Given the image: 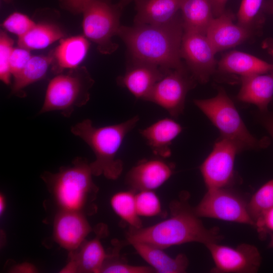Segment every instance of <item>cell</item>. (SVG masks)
Masks as SVG:
<instances>
[{
  "instance_id": "obj_1",
  "label": "cell",
  "mask_w": 273,
  "mask_h": 273,
  "mask_svg": "<svg viewBox=\"0 0 273 273\" xmlns=\"http://www.w3.org/2000/svg\"><path fill=\"white\" fill-rule=\"evenodd\" d=\"M183 194L170 205V216L148 227L129 226L126 234L128 244L145 243L161 249L187 243L197 242L205 246L219 242L222 238L217 227L206 228Z\"/></svg>"
},
{
  "instance_id": "obj_2",
  "label": "cell",
  "mask_w": 273,
  "mask_h": 273,
  "mask_svg": "<svg viewBox=\"0 0 273 273\" xmlns=\"http://www.w3.org/2000/svg\"><path fill=\"white\" fill-rule=\"evenodd\" d=\"M184 33L181 18L160 25L121 26L117 35L132 60L155 65L165 71L183 68L180 49Z\"/></svg>"
},
{
  "instance_id": "obj_3",
  "label": "cell",
  "mask_w": 273,
  "mask_h": 273,
  "mask_svg": "<svg viewBox=\"0 0 273 273\" xmlns=\"http://www.w3.org/2000/svg\"><path fill=\"white\" fill-rule=\"evenodd\" d=\"M139 121V116H135L118 124L97 127L86 119L71 127V132L85 142L95 155V160L90 163L93 175L103 174L110 179L119 177L123 162L117 154L125 137Z\"/></svg>"
},
{
  "instance_id": "obj_4",
  "label": "cell",
  "mask_w": 273,
  "mask_h": 273,
  "mask_svg": "<svg viewBox=\"0 0 273 273\" xmlns=\"http://www.w3.org/2000/svg\"><path fill=\"white\" fill-rule=\"evenodd\" d=\"M72 163L71 166L61 167L57 173L46 172L41 177L61 210L83 213L95 200L99 189L86 159L76 157Z\"/></svg>"
},
{
  "instance_id": "obj_5",
  "label": "cell",
  "mask_w": 273,
  "mask_h": 273,
  "mask_svg": "<svg viewBox=\"0 0 273 273\" xmlns=\"http://www.w3.org/2000/svg\"><path fill=\"white\" fill-rule=\"evenodd\" d=\"M94 82L84 66L58 74L48 85L38 114L59 111L64 116L69 117L75 108L85 105L89 101V90Z\"/></svg>"
},
{
  "instance_id": "obj_6",
  "label": "cell",
  "mask_w": 273,
  "mask_h": 273,
  "mask_svg": "<svg viewBox=\"0 0 273 273\" xmlns=\"http://www.w3.org/2000/svg\"><path fill=\"white\" fill-rule=\"evenodd\" d=\"M195 105L218 129L221 137L239 144L243 150L263 147L264 141L258 140L248 131L234 104L222 88L215 97L197 99Z\"/></svg>"
},
{
  "instance_id": "obj_7",
  "label": "cell",
  "mask_w": 273,
  "mask_h": 273,
  "mask_svg": "<svg viewBox=\"0 0 273 273\" xmlns=\"http://www.w3.org/2000/svg\"><path fill=\"white\" fill-rule=\"evenodd\" d=\"M123 8L109 0H92L84 9L82 28L85 36L95 43L102 54L109 55L118 47L112 41L121 25Z\"/></svg>"
},
{
  "instance_id": "obj_8",
  "label": "cell",
  "mask_w": 273,
  "mask_h": 273,
  "mask_svg": "<svg viewBox=\"0 0 273 273\" xmlns=\"http://www.w3.org/2000/svg\"><path fill=\"white\" fill-rule=\"evenodd\" d=\"M193 209L199 217L254 226L255 225L249 212L248 202L228 188L208 189L200 202Z\"/></svg>"
},
{
  "instance_id": "obj_9",
  "label": "cell",
  "mask_w": 273,
  "mask_h": 273,
  "mask_svg": "<svg viewBox=\"0 0 273 273\" xmlns=\"http://www.w3.org/2000/svg\"><path fill=\"white\" fill-rule=\"evenodd\" d=\"M243 150L237 143L220 137L200 166L208 189L228 188L234 179L236 156Z\"/></svg>"
},
{
  "instance_id": "obj_10",
  "label": "cell",
  "mask_w": 273,
  "mask_h": 273,
  "mask_svg": "<svg viewBox=\"0 0 273 273\" xmlns=\"http://www.w3.org/2000/svg\"><path fill=\"white\" fill-rule=\"evenodd\" d=\"M194 84L193 77L184 67L170 70L155 84L145 101L158 105L172 117H177L183 112L187 94Z\"/></svg>"
},
{
  "instance_id": "obj_11",
  "label": "cell",
  "mask_w": 273,
  "mask_h": 273,
  "mask_svg": "<svg viewBox=\"0 0 273 273\" xmlns=\"http://www.w3.org/2000/svg\"><path fill=\"white\" fill-rule=\"evenodd\" d=\"M214 266V273H254L260 266L261 257L256 247L243 243L236 247L220 245L218 242L205 245Z\"/></svg>"
},
{
  "instance_id": "obj_12",
  "label": "cell",
  "mask_w": 273,
  "mask_h": 273,
  "mask_svg": "<svg viewBox=\"0 0 273 273\" xmlns=\"http://www.w3.org/2000/svg\"><path fill=\"white\" fill-rule=\"evenodd\" d=\"M216 54L206 34L184 30L181 57L194 78L202 83L208 81L215 71Z\"/></svg>"
},
{
  "instance_id": "obj_13",
  "label": "cell",
  "mask_w": 273,
  "mask_h": 273,
  "mask_svg": "<svg viewBox=\"0 0 273 273\" xmlns=\"http://www.w3.org/2000/svg\"><path fill=\"white\" fill-rule=\"evenodd\" d=\"M163 158L144 159L130 169L126 176V182L132 190L153 191L170 178L174 165Z\"/></svg>"
},
{
  "instance_id": "obj_14",
  "label": "cell",
  "mask_w": 273,
  "mask_h": 273,
  "mask_svg": "<svg viewBox=\"0 0 273 273\" xmlns=\"http://www.w3.org/2000/svg\"><path fill=\"white\" fill-rule=\"evenodd\" d=\"M91 231L88 222L81 212L61 210L55 219L54 238L62 247L70 251L77 250Z\"/></svg>"
},
{
  "instance_id": "obj_15",
  "label": "cell",
  "mask_w": 273,
  "mask_h": 273,
  "mask_svg": "<svg viewBox=\"0 0 273 273\" xmlns=\"http://www.w3.org/2000/svg\"><path fill=\"white\" fill-rule=\"evenodd\" d=\"M166 71L155 65L132 60L124 74L117 78V83L136 98L145 100Z\"/></svg>"
},
{
  "instance_id": "obj_16",
  "label": "cell",
  "mask_w": 273,
  "mask_h": 273,
  "mask_svg": "<svg viewBox=\"0 0 273 273\" xmlns=\"http://www.w3.org/2000/svg\"><path fill=\"white\" fill-rule=\"evenodd\" d=\"M233 18L224 11L214 17L207 28L206 35L216 53L242 43L251 35L250 29L235 24Z\"/></svg>"
},
{
  "instance_id": "obj_17",
  "label": "cell",
  "mask_w": 273,
  "mask_h": 273,
  "mask_svg": "<svg viewBox=\"0 0 273 273\" xmlns=\"http://www.w3.org/2000/svg\"><path fill=\"white\" fill-rule=\"evenodd\" d=\"M273 98V71L241 77V86L238 99L256 105L266 112Z\"/></svg>"
},
{
  "instance_id": "obj_18",
  "label": "cell",
  "mask_w": 273,
  "mask_h": 273,
  "mask_svg": "<svg viewBox=\"0 0 273 273\" xmlns=\"http://www.w3.org/2000/svg\"><path fill=\"white\" fill-rule=\"evenodd\" d=\"M134 24L160 25L178 15L183 0H134Z\"/></svg>"
},
{
  "instance_id": "obj_19",
  "label": "cell",
  "mask_w": 273,
  "mask_h": 273,
  "mask_svg": "<svg viewBox=\"0 0 273 273\" xmlns=\"http://www.w3.org/2000/svg\"><path fill=\"white\" fill-rule=\"evenodd\" d=\"M182 130L181 126L173 119L165 118L139 131L154 153L165 158L171 155L170 146Z\"/></svg>"
},
{
  "instance_id": "obj_20",
  "label": "cell",
  "mask_w": 273,
  "mask_h": 273,
  "mask_svg": "<svg viewBox=\"0 0 273 273\" xmlns=\"http://www.w3.org/2000/svg\"><path fill=\"white\" fill-rule=\"evenodd\" d=\"M89 48L88 41L82 35L61 39L59 44L51 52L53 71L58 74L65 69L78 67L86 56Z\"/></svg>"
},
{
  "instance_id": "obj_21",
  "label": "cell",
  "mask_w": 273,
  "mask_h": 273,
  "mask_svg": "<svg viewBox=\"0 0 273 273\" xmlns=\"http://www.w3.org/2000/svg\"><path fill=\"white\" fill-rule=\"evenodd\" d=\"M132 245L140 256L158 273L185 272L189 260L186 255L179 254L172 257L163 249L142 242H133Z\"/></svg>"
},
{
  "instance_id": "obj_22",
  "label": "cell",
  "mask_w": 273,
  "mask_h": 273,
  "mask_svg": "<svg viewBox=\"0 0 273 273\" xmlns=\"http://www.w3.org/2000/svg\"><path fill=\"white\" fill-rule=\"evenodd\" d=\"M107 227L99 224L97 235L89 241H84L78 248L79 251H71L78 265V272L99 273L109 256L104 250L101 239L107 234Z\"/></svg>"
},
{
  "instance_id": "obj_23",
  "label": "cell",
  "mask_w": 273,
  "mask_h": 273,
  "mask_svg": "<svg viewBox=\"0 0 273 273\" xmlns=\"http://www.w3.org/2000/svg\"><path fill=\"white\" fill-rule=\"evenodd\" d=\"M218 69L224 73L241 77L273 71V65L251 54L233 51L224 55L218 63Z\"/></svg>"
},
{
  "instance_id": "obj_24",
  "label": "cell",
  "mask_w": 273,
  "mask_h": 273,
  "mask_svg": "<svg viewBox=\"0 0 273 273\" xmlns=\"http://www.w3.org/2000/svg\"><path fill=\"white\" fill-rule=\"evenodd\" d=\"M180 11L185 31L206 34L214 18L212 0H183Z\"/></svg>"
},
{
  "instance_id": "obj_25",
  "label": "cell",
  "mask_w": 273,
  "mask_h": 273,
  "mask_svg": "<svg viewBox=\"0 0 273 273\" xmlns=\"http://www.w3.org/2000/svg\"><path fill=\"white\" fill-rule=\"evenodd\" d=\"M52 62L51 53L47 56H32L21 73L14 78L12 94L23 97V89L29 84L43 78Z\"/></svg>"
},
{
  "instance_id": "obj_26",
  "label": "cell",
  "mask_w": 273,
  "mask_h": 273,
  "mask_svg": "<svg viewBox=\"0 0 273 273\" xmlns=\"http://www.w3.org/2000/svg\"><path fill=\"white\" fill-rule=\"evenodd\" d=\"M57 25L49 23L36 25L25 34L18 37L19 47L29 50L45 48L64 37Z\"/></svg>"
},
{
  "instance_id": "obj_27",
  "label": "cell",
  "mask_w": 273,
  "mask_h": 273,
  "mask_svg": "<svg viewBox=\"0 0 273 273\" xmlns=\"http://www.w3.org/2000/svg\"><path fill=\"white\" fill-rule=\"evenodd\" d=\"M135 191L131 190L114 194L110 199V205L114 212L129 226L139 229L143 227L135 205Z\"/></svg>"
},
{
  "instance_id": "obj_28",
  "label": "cell",
  "mask_w": 273,
  "mask_h": 273,
  "mask_svg": "<svg viewBox=\"0 0 273 273\" xmlns=\"http://www.w3.org/2000/svg\"><path fill=\"white\" fill-rule=\"evenodd\" d=\"M249 213L254 223L264 212L273 207V179L260 187L248 202Z\"/></svg>"
},
{
  "instance_id": "obj_29",
  "label": "cell",
  "mask_w": 273,
  "mask_h": 273,
  "mask_svg": "<svg viewBox=\"0 0 273 273\" xmlns=\"http://www.w3.org/2000/svg\"><path fill=\"white\" fill-rule=\"evenodd\" d=\"M120 246L115 248L109 254L101 269L102 273H152L156 272L151 266L133 265L119 258L118 250Z\"/></svg>"
},
{
  "instance_id": "obj_30",
  "label": "cell",
  "mask_w": 273,
  "mask_h": 273,
  "mask_svg": "<svg viewBox=\"0 0 273 273\" xmlns=\"http://www.w3.org/2000/svg\"><path fill=\"white\" fill-rule=\"evenodd\" d=\"M136 208L140 216L152 217L161 212V204L153 191L144 190L135 194Z\"/></svg>"
},
{
  "instance_id": "obj_31",
  "label": "cell",
  "mask_w": 273,
  "mask_h": 273,
  "mask_svg": "<svg viewBox=\"0 0 273 273\" xmlns=\"http://www.w3.org/2000/svg\"><path fill=\"white\" fill-rule=\"evenodd\" d=\"M13 40L7 33L1 31L0 33V79L5 84L11 83L12 75L10 67V60L13 49Z\"/></svg>"
},
{
  "instance_id": "obj_32",
  "label": "cell",
  "mask_w": 273,
  "mask_h": 273,
  "mask_svg": "<svg viewBox=\"0 0 273 273\" xmlns=\"http://www.w3.org/2000/svg\"><path fill=\"white\" fill-rule=\"evenodd\" d=\"M36 23L27 15L19 12L10 15L3 22V27L10 32L22 36L32 29Z\"/></svg>"
},
{
  "instance_id": "obj_33",
  "label": "cell",
  "mask_w": 273,
  "mask_h": 273,
  "mask_svg": "<svg viewBox=\"0 0 273 273\" xmlns=\"http://www.w3.org/2000/svg\"><path fill=\"white\" fill-rule=\"evenodd\" d=\"M263 0H242L238 13V24L250 29V25L257 15Z\"/></svg>"
},
{
  "instance_id": "obj_34",
  "label": "cell",
  "mask_w": 273,
  "mask_h": 273,
  "mask_svg": "<svg viewBox=\"0 0 273 273\" xmlns=\"http://www.w3.org/2000/svg\"><path fill=\"white\" fill-rule=\"evenodd\" d=\"M32 56L29 50L20 47L13 48L10 57V67L14 78L21 73Z\"/></svg>"
},
{
  "instance_id": "obj_35",
  "label": "cell",
  "mask_w": 273,
  "mask_h": 273,
  "mask_svg": "<svg viewBox=\"0 0 273 273\" xmlns=\"http://www.w3.org/2000/svg\"><path fill=\"white\" fill-rule=\"evenodd\" d=\"M256 228L261 238L273 234V207L262 213L255 221Z\"/></svg>"
},
{
  "instance_id": "obj_36",
  "label": "cell",
  "mask_w": 273,
  "mask_h": 273,
  "mask_svg": "<svg viewBox=\"0 0 273 273\" xmlns=\"http://www.w3.org/2000/svg\"><path fill=\"white\" fill-rule=\"evenodd\" d=\"M92 0H59L61 7L73 14L82 13Z\"/></svg>"
},
{
  "instance_id": "obj_37",
  "label": "cell",
  "mask_w": 273,
  "mask_h": 273,
  "mask_svg": "<svg viewBox=\"0 0 273 273\" xmlns=\"http://www.w3.org/2000/svg\"><path fill=\"white\" fill-rule=\"evenodd\" d=\"M10 271L15 273H34L37 271V269L30 263L24 262L15 265Z\"/></svg>"
},
{
  "instance_id": "obj_38",
  "label": "cell",
  "mask_w": 273,
  "mask_h": 273,
  "mask_svg": "<svg viewBox=\"0 0 273 273\" xmlns=\"http://www.w3.org/2000/svg\"><path fill=\"white\" fill-rule=\"evenodd\" d=\"M213 5V11L214 17H216L225 10V6L228 0H212Z\"/></svg>"
},
{
  "instance_id": "obj_39",
  "label": "cell",
  "mask_w": 273,
  "mask_h": 273,
  "mask_svg": "<svg viewBox=\"0 0 273 273\" xmlns=\"http://www.w3.org/2000/svg\"><path fill=\"white\" fill-rule=\"evenodd\" d=\"M261 121L273 139V114L263 116Z\"/></svg>"
},
{
  "instance_id": "obj_40",
  "label": "cell",
  "mask_w": 273,
  "mask_h": 273,
  "mask_svg": "<svg viewBox=\"0 0 273 273\" xmlns=\"http://www.w3.org/2000/svg\"><path fill=\"white\" fill-rule=\"evenodd\" d=\"M6 201L3 195H0V214L2 215L5 211L6 206Z\"/></svg>"
},
{
  "instance_id": "obj_41",
  "label": "cell",
  "mask_w": 273,
  "mask_h": 273,
  "mask_svg": "<svg viewBox=\"0 0 273 273\" xmlns=\"http://www.w3.org/2000/svg\"><path fill=\"white\" fill-rule=\"evenodd\" d=\"M132 1L134 0H119L118 4L123 8L124 7L126 6Z\"/></svg>"
},
{
  "instance_id": "obj_42",
  "label": "cell",
  "mask_w": 273,
  "mask_h": 273,
  "mask_svg": "<svg viewBox=\"0 0 273 273\" xmlns=\"http://www.w3.org/2000/svg\"><path fill=\"white\" fill-rule=\"evenodd\" d=\"M268 8L269 11L271 12L272 14H273V1H271L268 5Z\"/></svg>"
},
{
  "instance_id": "obj_43",
  "label": "cell",
  "mask_w": 273,
  "mask_h": 273,
  "mask_svg": "<svg viewBox=\"0 0 273 273\" xmlns=\"http://www.w3.org/2000/svg\"><path fill=\"white\" fill-rule=\"evenodd\" d=\"M268 247L273 248V234H270V240L268 244Z\"/></svg>"
},
{
  "instance_id": "obj_44",
  "label": "cell",
  "mask_w": 273,
  "mask_h": 273,
  "mask_svg": "<svg viewBox=\"0 0 273 273\" xmlns=\"http://www.w3.org/2000/svg\"><path fill=\"white\" fill-rule=\"evenodd\" d=\"M268 50L270 52V54L273 57V45H269L268 46Z\"/></svg>"
},
{
  "instance_id": "obj_45",
  "label": "cell",
  "mask_w": 273,
  "mask_h": 273,
  "mask_svg": "<svg viewBox=\"0 0 273 273\" xmlns=\"http://www.w3.org/2000/svg\"><path fill=\"white\" fill-rule=\"evenodd\" d=\"M2 1L6 3H10L13 1V0H2Z\"/></svg>"
},
{
  "instance_id": "obj_46",
  "label": "cell",
  "mask_w": 273,
  "mask_h": 273,
  "mask_svg": "<svg viewBox=\"0 0 273 273\" xmlns=\"http://www.w3.org/2000/svg\"><path fill=\"white\" fill-rule=\"evenodd\" d=\"M272 1H273V0H272Z\"/></svg>"
}]
</instances>
